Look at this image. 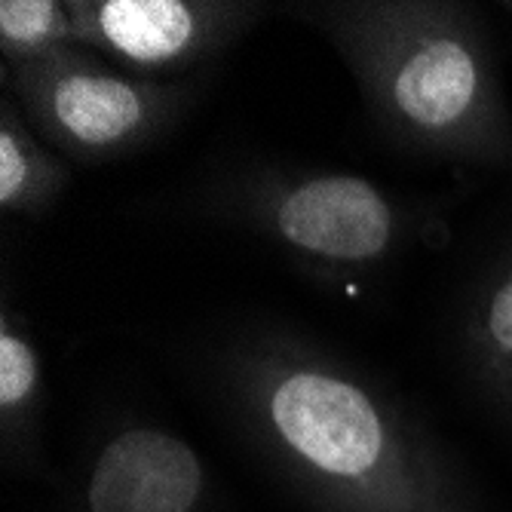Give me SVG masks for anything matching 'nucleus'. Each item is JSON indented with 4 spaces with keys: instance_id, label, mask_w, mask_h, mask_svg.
<instances>
[{
    "instance_id": "nucleus-1",
    "label": "nucleus",
    "mask_w": 512,
    "mask_h": 512,
    "mask_svg": "<svg viewBox=\"0 0 512 512\" xmlns=\"http://www.w3.org/2000/svg\"><path fill=\"white\" fill-rule=\"evenodd\" d=\"M203 378L243 448L310 512H482L421 414L283 319L218 329L203 347Z\"/></svg>"
},
{
    "instance_id": "nucleus-2",
    "label": "nucleus",
    "mask_w": 512,
    "mask_h": 512,
    "mask_svg": "<svg viewBox=\"0 0 512 512\" xmlns=\"http://www.w3.org/2000/svg\"><path fill=\"white\" fill-rule=\"evenodd\" d=\"M279 13L338 53L390 145L454 169H512V108L476 4L292 0Z\"/></svg>"
},
{
    "instance_id": "nucleus-3",
    "label": "nucleus",
    "mask_w": 512,
    "mask_h": 512,
    "mask_svg": "<svg viewBox=\"0 0 512 512\" xmlns=\"http://www.w3.org/2000/svg\"><path fill=\"white\" fill-rule=\"evenodd\" d=\"M451 206V197H408L365 175L273 157L224 160L191 197L197 218L258 240L341 295L442 246Z\"/></svg>"
},
{
    "instance_id": "nucleus-4",
    "label": "nucleus",
    "mask_w": 512,
    "mask_h": 512,
    "mask_svg": "<svg viewBox=\"0 0 512 512\" xmlns=\"http://www.w3.org/2000/svg\"><path fill=\"white\" fill-rule=\"evenodd\" d=\"M4 86L43 142L80 166H108L154 148L203 99L200 77H135L83 46L4 65Z\"/></svg>"
},
{
    "instance_id": "nucleus-5",
    "label": "nucleus",
    "mask_w": 512,
    "mask_h": 512,
    "mask_svg": "<svg viewBox=\"0 0 512 512\" xmlns=\"http://www.w3.org/2000/svg\"><path fill=\"white\" fill-rule=\"evenodd\" d=\"M50 512H218V485L181 433L120 411L89 433Z\"/></svg>"
},
{
    "instance_id": "nucleus-6",
    "label": "nucleus",
    "mask_w": 512,
    "mask_h": 512,
    "mask_svg": "<svg viewBox=\"0 0 512 512\" xmlns=\"http://www.w3.org/2000/svg\"><path fill=\"white\" fill-rule=\"evenodd\" d=\"M276 10L264 0H71L74 43L151 80L218 62Z\"/></svg>"
},
{
    "instance_id": "nucleus-7",
    "label": "nucleus",
    "mask_w": 512,
    "mask_h": 512,
    "mask_svg": "<svg viewBox=\"0 0 512 512\" xmlns=\"http://www.w3.org/2000/svg\"><path fill=\"white\" fill-rule=\"evenodd\" d=\"M451 341L467 387L512 427V234L473 267L457 301Z\"/></svg>"
},
{
    "instance_id": "nucleus-8",
    "label": "nucleus",
    "mask_w": 512,
    "mask_h": 512,
    "mask_svg": "<svg viewBox=\"0 0 512 512\" xmlns=\"http://www.w3.org/2000/svg\"><path fill=\"white\" fill-rule=\"evenodd\" d=\"M46 362L28 316L0 301V463L10 476H46Z\"/></svg>"
},
{
    "instance_id": "nucleus-9",
    "label": "nucleus",
    "mask_w": 512,
    "mask_h": 512,
    "mask_svg": "<svg viewBox=\"0 0 512 512\" xmlns=\"http://www.w3.org/2000/svg\"><path fill=\"white\" fill-rule=\"evenodd\" d=\"M71 188V163L31 129L13 96L0 99V212L40 221Z\"/></svg>"
},
{
    "instance_id": "nucleus-10",
    "label": "nucleus",
    "mask_w": 512,
    "mask_h": 512,
    "mask_svg": "<svg viewBox=\"0 0 512 512\" xmlns=\"http://www.w3.org/2000/svg\"><path fill=\"white\" fill-rule=\"evenodd\" d=\"M74 43L71 0H4L0 4V59L22 65Z\"/></svg>"
},
{
    "instance_id": "nucleus-11",
    "label": "nucleus",
    "mask_w": 512,
    "mask_h": 512,
    "mask_svg": "<svg viewBox=\"0 0 512 512\" xmlns=\"http://www.w3.org/2000/svg\"><path fill=\"white\" fill-rule=\"evenodd\" d=\"M500 10H503V13H509V16H512V0H503V4H500Z\"/></svg>"
}]
</instances>
